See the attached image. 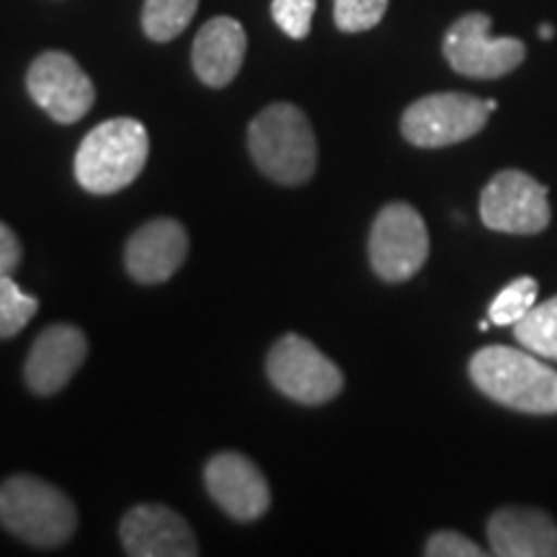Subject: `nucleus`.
<instances>
[{"label": "nucleus", "mask_w": 557, "mask_h": 557, "mask_svg": "<svg viewBox=\"0 0 557 557\" xmlns=\"http://www.w3.org/2000/svg\"><path fill=\"white\" fill-rule=\"evenodd\" d=\"M18 263H21V243L16 238V233H13L5 222H0V282L13 276V271L18 269Z\"/></svg>", "instance_id": "obj_24"}, {"label": "nucleus", "mask_w": 557, "mask_h": 557, "mask_svg": "<svg viewBox=\"0 0 557 557\" xmlns=\"http://www.w3.org/2000/svg\"><path fill=\"white\" fill-rule=\"evenodd\" d=\"M315 0H274L271 16L276 26L292 39H305L310 34L312 16H315Z\"/></svg>", "instance_id": "obj_22"}, {"label": "nucleus", "mask_w": 557, "mask_h": 557, "mask_svg": "<svg viewBox=\"0 0 557 557\" xmlns=\"http://www.w3.org/2000/svg\"><path fill=\"white\" fill-rule=\"evenodd\" d=\"M513 333L527 351L557 361V297L534 305V310L513 325Z\"/></svg>", "instance_id": "obj_17"}, {"label": "nucleus", "mask_w": 557, "mask_h": 557, "mask_svg": "<svg viewBox=\"0 0 557 557\" xmlns=\"http://www.w3.org/2000/svg\"><path fill=\"white\" fill-rule=\"evenodd\" d=\"M189 256V235L178 220L158 218L145 222L124 250V263L139 284H163L184 267Z\"/></svg>", "instance_id": "obj_14"}, {"label": "nucleus", "mask_w": 557, "mask_h": 557, "mask_svg": "<svg viewBox=\"0 0 557 557\" xmlns=\"http://www.w3.org/2000/svg\"><path fill=\"white\" fill-rule=\"evenodd\" d=\"M537 278H513V282L506 284V287L496 295V299H493L487 318L496 325H517L519 320H524L529 312L534 310V305H537Z\"/></svg>", "instance_id": "obj_19"}, {"label": "nucleus", "mask_w": 557, "mask_h": 557, "mask_svg": "<svg viewBox=\"0 0 557 557\" xmlns=\"http://www.w3.org/2000/svg\"><path fill=\"white\" fill-rule=\"evenodd\" d=\"M478 329H480V331H487V329H491V318H487V320H480Z\"/></svg>", "instance_id": "obj_27"}, {"label": "nucleus", "mask_w": 557, "mask_h": 557, "mask_svg": "<svg viewBox=\"0 0 557 557\" xmlns=\"http://www.w3.org/2000/svg\"><path fill=\"white\" fill-rule=\"evenodd\" d=\"M389 0H336L333 5V18L336 26L346 34L369 32L385 18Z\"/></svg>", "instance_id": "obj_21"}, {"label": "nucleus", "mask_w": 557, "mask_h": 557, "mask_svg": "<svg viewBox=\"0 0 557 557\" xmlns=\"http://www.w3.org/2000/svg\"><path fill=\"white\" fill-rule=\"evenodd\" d=\"M246 60V29L240 21L218 16L201 26L194 39V73L209 88H225L240 73Z\"/></svg>", "instance_id": "obj_16"}, {"label": "nucleus", "mask_w": 557, "mask_h": 557, "mask_svg": "<svg viewBox=\"0 0 557 557\" xmlns=\"http://www.w3.org/2000/svg\"><path fill=\"white\" fill-rule=\"evenodd\" d=\"M429 557H480L485 555L475 542L457 532H436L426 542Z\"/></svg>", "instance_id": "obj_23"}, {"label": "nucleus", "mask_w": 557, "mask_h": 557, "mask_svg": "<svg viewBox=\"0 0 557 557\" xmlns=\"http://www.w3.org/2000/svg\"><path fill=\"white\" fill-rule=\"evenodd\" d=\"M267 374L284 398L302 406H323L344 389V374L320 348L297 333L271 346Z\"/></svg>", "instance_id": "obj_5"}, {"label": "nucleus", "mask_w": 557, "mask_h": 557, "mask_svg": "<svg viewBox=\"0 0 557 557\" xmlns=\"http://www.w3.org/2000/svg\"><path fill=\"white\" fill-rule=\"evenodd\" d=\"M483 99L470 94H431L410 103L403 114V137L416 148H449L475 137L487 124Z\"/></svg>", "instance_id": "obj_6"}, {"label": "nucleus", "mask_w": 557, "mask_h": 557, "mask_svg": "<svg viewBox=\"0 0 557 557\" xmlns=\"http://www.w3.org/2000/svg\"><path fill=\"white\" fill-rule=\"evenodd\" d=\"M487 542L498 557H557V524L537 508L506 506L487 519Z\"/></svg>", "instance_id": "obj_15"}, {"label": "nucleus", "mask_w": 557, "mask_h": 557, "mask_svg": "<svg viewBox=\"0 0 557 557\" xmlns=\"http://www.w3.org/2000/svg\"><path fill=\"white\" fill-rule=\"evenodd\" d=\"M444 58L459 75L493 81L517 70L527 58V47L513 37H491V16L468 13L449 26Z\"/></svg>", "instance_id": "obj_8"}, {"label": "nucleus", "mask_w": 557, "mask_h": 557, "mask_svg": "<svg viewBox=\"0 0 557 557\" xmlns=\"http://www.w3.org/2000/svg\"><path fill=\"white\" fill-rule=\"evenodd\" d=\"M199 0H145L143 29L152 41H171L186 32Z\"/></svg>", "instance_id": "obj_18"}, {"label": "nucleus", "mask_w": 557, "mask_h": 557, "mask_svg": "<svg viewBox=\"0 0 557 557\" xmlns=\"http://www.w3.org/2000/svg\"><path fill=\"white\" fill-rule=\"evenodd\" d=\"M150 137L143 122L120 116L83 137L75 152V178L88 194L107 197L135 181L148 163Z\"/></svg>", "instance_id": "obj_3"}, {"label": "nucleus", "mask_w": 557, "mask_h": 557, "mask_svg": "<svg viewBox=\"0 0 557 557\" xmlns=\"http://www.w3.org/2000/svg\"><path fill=\"white\" fill-rule=\"evenodd\" d=\"M39 299L26 295L13 278L0 282V338H13L29 325V320L37 315Z\"/></svg>", "instance_id": "obj_20"}, {"label": "nucleus", "mask_w": 557, "mask_h": 557, "mask_svg": "<svg viewBox=\"0 0 557 557\" xmlns=\"http://www.w3.org/2000/svg\"><path fill=\"white\" fill-rule=\"evenodd\" d=\"M429 259V230L406 201H393L374 218L369 233V261L385 282H406Z\"/></svg>", "instance_id": "obj_7"}, {"label": "nucleus", "mask_w": 557, "mask_h": 557, "mask_svg": "<svg viewBox=\"0 0 557 557\" xmlns=\"http://www.w3.org/2000/svg\"><path fill=\"white\" fill-rule=\"evenodd\" d=\"M470 377L480 393L521 413H557V372L537 354L511 346H485L470 359Z\"/></svg>", "instance_id": "obj_1"}, {"label": "nucleus", "mask_w": 557, "mask_h": 557, "mask_svg": "<svg viewBox=\"0 0 557 557\" xmlns=\"http://www.w3.org/2000/svg\"><path fill=\"white\" fill-rule=\"evenodd\" d=\"M26 88L39 109L54 122L75 124L96 103V88L83 67L67 52H45L32 62Z\"/></svg>", "instance_id": "obj_10"}, {"label": "nucleus", "mask_w": 557, "mask_h": 557, "mask_svg": "<svg viewBox=\"0 0 557 557\" xmlns=\"http://www.w3.org/2000/svg\"><path fill=\"white\" fill-rule=\"evenodd\" d=\"M0 524L32 547H60L73 537L78 511L58 485L34 475H13L0 485Z\"/></svg>", "instance_id": "obj_4"}, {"label": "nucleus", "mask_w": 557, "mask_h": 557, "mask_svg": "<svg viewBox=\"0 0 557 557\" xmlns=\"http://www.w3.org/2000/svg\"><path fill=\"white\" fill-rule=\"evenodd\" d=\"M248 150L263 176L282 186L308 184L318 169V139L302 109L271 103L248 127Z\"/></svg>", "instance_id": "obj_2"}, {"label": "nucleus", "mask_w": 557, "mask_h": 557, "mask_svg": "<svg viewBox=\"0 0 557 557\" xmlns=\"http://www.w3.org/2000/svg\"><path fill=\"white\" fill-rule=\"evenodd\" d=\"M88 357L86 333L75 325L58 323L45 329L34 341L29 359H26L24 377L34 395L50 398L60 393Z\"/></svg>", "instance_id": "obj_13"}, {"label": "nucleus", "mask_w": 557, "mask_h": 557, "mask_svg": "<svg viewBox=\"0 0 557 557\" xmlns=\"http://www.w3.org/2000/svg\"><path fill=\"white\" fill-rule=\"evenodd\" d=\"M205 485L230 519L248 521L261 519L271 506V491L263 472L238 451H220L207 462Z\"/></svg>", "instance_id": "obj_11"}, {"label": "nucleus", "mask_w": 557, "mask_h": 557, "mask_svg": "<svg viewBox=\"0 0 557 557\" xmlns=\"http://www.w3.org/2000/svg\"><path fill=\"white\" fill-rule=\"evenodd\" d=\"M122 545L132 557H194L197 537L184 517L163 504H139L124 513Z\"/></svg>", "instance_id": "obj_12"}, {"label": "nucleus", "mask_w": 557, "mask_h": 557, "mask_svg": "<svg viewBox=\"0 0 557 557\" xmlns=\"http://www.w3.org/2000/svg\"><path fill=\"white\" fill-rule=\"evenodd\" d=\"M480 218L493 233L537 235L549 225L547 186L524 171H500L480 194Z\"/></svg>", "instance_id": "obj_9"}, {"label": "nucleus", "mask_w": 557, "mask_h": 557, "mask_svg": "<svg viewBox=\"0 0 557 557\" xmlns=\"http://www.w3.org/2000/svg\"><path fill=\"white\" fill-rule=\"evenodd\" d=\"M540 37H542V39H553V37H555V29H553V26H549V24H542V26H540Z\"/></svg>", "instance_id": "obj_25"}, {"label": "nucleus", "mask_w": 557, "mask_h": 557, "mask_svg": "<svg viewBox=\"0 0 557 557\" xmlns=\"http://www.w3.org/2000/svg\"><path fill=\"white\" fill-rule=\"evenodd\" d=\"M485 107H487V111H491V114H493V111L498 109V101H496V99H487V101H485Z\"/></svg>", "instance_id": "obj_26"}]
</instances>
